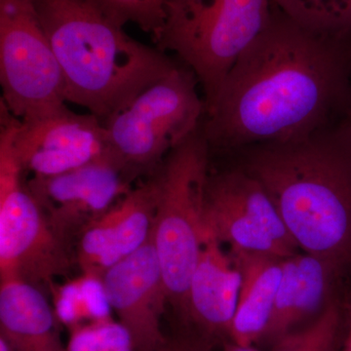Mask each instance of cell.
<instances>
[{
    "label": "cell",
    "mask_w": 351,
    "mask_h": 351,
    "mask_svg": "<svg viewBox=\"0 0 351 351\" xmlns=\"http://www.w3.org/2000/svg\"><path fill=\"white\" fill-rule=\"evenodd\" d=\"M157 203L154 171L78 235L77 263L83 274L103 277L140 249L154 232Z\"/></svg>",
    "instance_id": "obj_13"
},
{
    "label": "cell",
    "mask_w": 351,
    "mask_h": 351,
    "mask_svg": "<svg viewBox=\"0 0 351 351\" xmlns=\"http://www.w3.org/2000/svg\"><path fill=\"white\" fill-rule=\"evenodd\" d=\"M230 255L241 281L230 341L239 346H254L262 341L271 317L284 258L239 250H232Z\"/></svg>",
    "instance_id": "obj_16"
},
{
    "label": "cell",
    "mask_w": 351,
    "mask_h": 351,
    "mask_svg": "<svg viewBox=\"0 0 351 351\" xmlns=\"http://www.w3.org/2000/svg\"><path fill=\"white\" fill-rule=\"evenodd\" d=\"M341 323L339 306L330 301L313 322L279 339L271 351H337Z\"/></svg>",
    "instance_id": "obj_20"
},
{
    "label": "cell",
    "mask_w": 351,
    "mask_h": 351,
    "mask_svg": "<svg viewBox=\"0 0 351 351\" xmlns=\"http://www.w3.org/2000/svg\"><path fill=\"white\" fill-rule=\"evenodd\" d=\"M240 272L230 254L208 233L196 263L182 319L195 329L191 337L207 346L212 341L230 339L237 311Z\"/></svg>",
    "instance_id": "obj_14"
},
{
    "label": "cell",
    "mask_w": 351,
    "mask_h": 351,
    "mask_svg": "<svg viewBox=\"0 0 351 351\" xmlns=\"http://www.w3.org/2000/svg\"><path fill=\"white\" fill-rule=\"evenodd\" d=\"M208 156L209 144L199 128L175 147L156 170L158 203L154 242L168 302L181 318L191 276L208 237Z\"/></svg>",
    "instance_id": "obj_5"
},
{
    "label": "cell",
    "mask_w": 351,
    "mask_h": 351,
    "mask_svg": "<svg viewBox=\"0 0 351 351\" xmlns=\"http://www.w3.org/2000/svg\"><path fill=\"white\" fill-rule=\"evenodd\" d=\"M66 86V103L101 122L126 107L176 64L136 40L93 0H32Z\"/></svg>",
    "instance_id": "obj_3"
},
{
    "label": "cell",
    "mask_w": 351,
    "mask_h": 351,
    "mask_svg": "<svg viewBox=\"0 0 351 351\" xmlns=\"http://www.w3.org/2000/svg\"><path fill=\"white\" fill-rule=\"evenodd\" d=\"M2 103L20 120L66 107L61 68L32 0H0Z\"/></svg>",
    "instance_id": "obj_8"
},
{
    "label": "cell",
    "mask_w": 351,
    "mask_h": 351,
    "mask_svg": "<svg viewBox=\"0 0 351 351\" xmlns=\"http://www.w3.org/2000/svg\"><path fill=\"white\" fill-rule=\"evenodd\" d=\"M205 221L208 233L230 250L285 258L299 249L267 191L246 170L210 176Z\"/></svg>",
    "instance_id": "obj_9"
},
{
    "label": "cell",
    "mask_w": 351,
    "mask_h": 351,
    "mask_svg": "<svg viewBox=\"0 0 351 351\" xmlns=\"http://www.w3.org/2000/svg\"><path fill=\"white\" fill-rule=\"evenodd\" d=\"M134 179L110 154L64 174L32 177L27 186L53 230L69 243L128 193Z\"/></svg>",
    "instance_id": "obj_10"
},
{
    "label": "cell",
    "mask_w": 351,
    "mask_h": 351,
    "mask_svg": "<svg viewBox=\"0 0 351 351\" xmlns=\"http://www.w3.org/2000/svg\"><path fill=\"white\" fill-rule=\"evenodd\" d=\"M54 308L40 289L21 279L0 280V330L15 351H66Z\"/></svg>",
    "instance_id": "obj_17"
},
{
    "label": "cell",
    "mask_w": 351,
    "mask_h": 351,
    "mask_svg": "<svg viewBox=\"0 0 351 351\" xmlns=\"http://www.w3.org/2000/svg\"><path fill=\"white\" fill-rule=\"evenodd\" d=\"M341 351H351V306L348 314L345 341H343V348Z\"/></svg>",
    "instance_id": "obj_24"
},
{
    "label": "cell",
    "mask_w": 351,
    "mask_h": 351,
    "mask_svg": "<svg viewBox=\"0 0 351 351\" xmlns=\"http://www.w3.org/2000/svg\"><path fill=\"white\" fill-rule=\"evenodd\" d=\"M160 351H209V346L191 336L167 339Z\"/></svg>",
    "instance_id": "obj_23"
},
{
    "label": "cell",
    "mask_w": 351,
    "mask_h": 351,
    "mask_svg": "<svg viewBox=\"0 0 351 351\" xmlns=\"http://www.w3.org/2000/svg\"><path fill=\"white\" fill-rule=\"evenodd\" d=\"M337 269L334 263L306 252L284 258L276 304L263 343L274 345L304 320L322 313L330 302L326 299Z\"/></svg>",
    "instance_id": "obj_15"
},
{
    "label": "cell",
    "mask_w": 351,
    "mask_h": 351,
    "mask_svg": "<svg viewBox=\"0 0 351 351\" xmlns=\"http://www.w3.org/2000/svg\"><path fill=\"white\" fill-rule=\"evenodd\" d=\"M246 171L267 191L300 249L343 265L351 258V131L260 145Z\"/></svg>",
    "instance_id": "obj_2"
},
{
    "label": "cell",
    "mask_w": 351,
    "mask_h": 351,
    "mask_svg": "<svg viewBox=\"0 0 351 351\" xmlns=\"http://www.w3.org/2000/svg\"><path fill=\"white\" fill-rule=\"evenodd\" d=\"M101 279L110 308L129 332L133 351L162 350L167 339L161 318L168 294L154 232L140 249L110 267Z\"/></svg>",
    "instance_id": "obj_12"
},
{
    "label": "cell",
    "mask_w": 351,
    "mask_h": 351,
    "mask_svg": "<svg viewBox=\"0 0 351 351\" xmlns=\"http://www.w3.org/2000/svg\"><path fill=\"white\" fill-rule=\"evenodd\" d=\"M348 40L306 31L274 7L205 110L208 144H284L317 133L345 93Z\"/></svg>",
    "instance_id": "obj_1"
},
{
    "label": "cell",
    "mask_w": 351,
    "mask_h": 351,
    "mask_svg": "<svg viewBox=\"0 0 351 351\" xmlns=\"http://www.w3.org/2000/svg\"><path fill=\"white\" fill-rule=\"evenodd\" d=\"M274 7L306 31L351 38V0H274Z\"/></svg>",
    "instance_id": "obj_19"
},
{
    "label": "cell",
    "mask_w": 351,
    "mask_h": 351,
    "mask_svg": "<svg viewBox=\"0 0 351 351\" xmlns=\"http://www.w3.org/2000/svg\"><path fill=\"white\" fill-rule=\"evenodd\" d=\"M19 121L0 104V280L50 287L68 272L71 257L24 181L15 149Z\"/></svg>",
    "instance_id": "obj_6"
},
{
    "label": "cell",
    "mask_w": 351,
    "mask_h": 351,
    "mask_svg": "<svg viewBox=\"0 0 351 351\" xmlns=\"http://www.w3.org/2000/svg\"><path fill=\"white\" fill-rule=\"evenodd\" d=\"M223 351H258L254 346H243L237 345L232 341H226Z\"/></svg>",
    "instance_id": "obj_25"
},
{
    "label": "cell",
    "mask_w": 351,
    "mask_h": 351,
    "mask_svg": "<svg viewBox=\"0 0 351 351\" xmlns=\"http://www.w3.org/2000/svg\"><path fill=\"white\" fill-rule=\"evenodd\" d=\"M122 25H138L156 39L162 27L168 0H93Z\"/></svg>",
    "instance_id": "obj_22"
},
{
    "label": "cell",
    "mask_w": 351,
    "mask_h": 351,
    "mask_svg": "<svg viewBox=\"0 0 351 351\" xmlns=\"http://www.w3.org/2000/svg\"><path fill=\"white\" fill-rule=\"evenodd\" d=\"M50 288L57 319L69 329L112 317L100 276L82 274L63 285L52 284Z\"/></svg>",
    "instance_id": "obj_18"
},
{
    "label": "cell",
    "mask_w": 351,
    "mask_h": 351,
    "mask_svg": "<svg viewBox=\"0 0 351 351\" xmlns=\"http://www.w3.org/2000/svg\"><path fill=\"white\" fill-rule=\"evenodd\" d=\"M15 149L25 175L36 178L64 174L112 154L105 124L91 113L80 114L68 107L20 120Z\"/></svg>",
    "instance_id": "obj_11"
},
{
    "label": "cell",
    "mask_w": 351,
    "mask_h": 351,
    "mask_svg": "<svg viewBox=\"0 0 351 351\" xmlns=\"http://www.w3.org/2000/svg\"><path fill=\"white\" fill-rule=\"evenodd\" d=\"M66 351H133L129 332L112 317L71 328Z\"/></svg>",
    "instance_id": "obj_21"
},
{
    "label": "cell",
    "mask_w": 351,
    "mask_h": 351,
    "mask_svg": "<svg viewBox=\"0 0 351 351\" xmlns=\"http://www.w3.org/2000/svg\"><path fill=\"white\" fill-rule=\"evenodd\" d=\"M197 84L188 66L175 64L104 122L110 151L133 177L152 174L175 147L200 128L205 101Z\"/></svg>",
    "instance_id": "obj_7"
},
{
    "label": "cell",
    "mask_w": 351,
    "mask_h": 351,
    "mask_svg": "<svg viewBox=\"0 0 351 351\" xmlns=\"http://www.w3.org/2000/svg\"><path fill=\"white\" fill-rule=\"evenodd\" d=\"M274 0H168L154 43L174 52L197 78L205 110L230 69L271 20Z\"/></svg>",
    "instance_id": "obj_4"
},
{
    "label": "cell",
    "mask_w": 351,
    "mask_h": 351,
    "mask_svg": "<svg viewBox=\"0 0 351 351\" xmlns=\"http://www.w3.org/2000/svg\"><path fill=\"white\" fill-rule=\"evenodd\" d=\"M348 127V129L351 131V101H350V112H348V124L346 125Z\"/></svg>",
    "instance_id": "obj_26"
}]
</instances>
